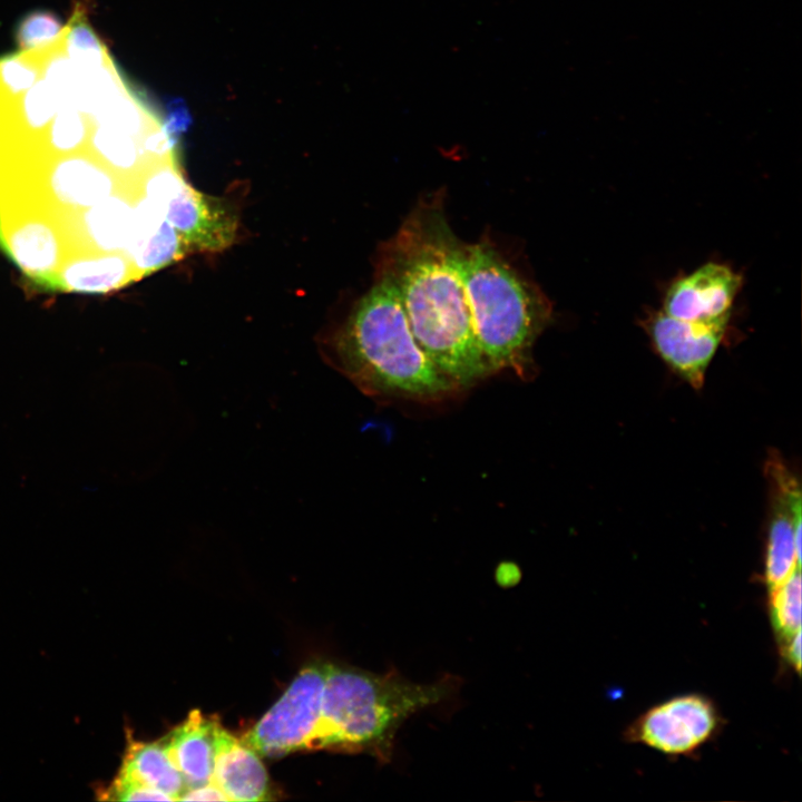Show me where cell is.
<instances>
[{"instance_id":"6da1fadb","label":"cell","mask_w":802,"mask_h":802,"mask_svg":"<svg viewBox=\"0 0 802 802\" xmlns=\"http://www.w3.org/2000/svg\"><path fill=\"white\" fill-rule=\"evenodd\" d=\"M124 78L0 81V248L35 284L106 294L139 278L155 232L134 177L154 124Z\"/></svg>"},{"instance_id":"7a4b0ae2","label":"cell","mask_w":802,"mask_h":802,"mask_svg":"<svg viewBox=\"0 0 802 802\" xmlns=\"http://www.w3.org/2000/svg\"><path fill=\"white\" fill-rule=\"evenodd\" d=\"M461 243L438 195L421 200L383 242L376 277L397 290L419 346L460 390L491 373L475 334Z\"/></svg>"},{"instance_id":"3957f363","label":"cell","mask_w":802,"mask_h":802,"mask_svg":"<svg viewBox=\"0 0 802 802\" xmlns=\"http://www.w3.org/2000/svg\"><path fill=\"white\" fill-rule=\"evenodd\" d=\"M326 355L373 398L436 402L460 390L419 346L397 290L383 277L327 340Z\"/></svg>"},{"instance_id":"277c9868","label":"cell","mask_w":802,"mask_h":802,"mask_svg":"<svg viewBox=\"0 0 802 802\" xmlns=\"http://www.w3.org/2000/svg\"><path fill=\"white\" fill-rule=\"evenodd\" d=\"M458 687L459 679L451 675L418 684L395 669L375 674L326 662L321 716L310 750L365 752L388 763L401 725Z\"/></svg>"},{"instance_id":"5b68a950","label":"cell","mask_w":802,"mask_h":802,"mask_svg":"<svg viewBox=\"0 0 802 802\" xmlns=\"http://www.w3.org/2000/svg\"><path fill=\"white\" fill-rule=\"evenodd\" d=\"M461 275L478 345L491 371L526 376L532 346L550 321L546 295L489 241L463 244Z\"/></svg>"},{"instance_id":"8992f818","label":"cell","mask_w":802,"mask_h":802,"mask_svg":"<svg viewBox=\"0 0 802 802\" xmlns=\"http://www.w3.org/2000/svg\"><path fill=\"white\" fill-rule=\"evenodd\" d=\"M325 664L314 662L301 669L242 741L258 755L270 757L310 750L321 716Z\"/></svg>"},{"instance_id":"52a82bcc","label":"cell","mask_w":802,"mask_h":802,"mask_svg":"<svg viewBox=\"0 0 802 802\" xmlns=\"http://www.w3.org/2000/svg\"><path fill=\"white\" fill-rule=\"evenodd\" d=\"M720 725L711 700L686 694L651 707L630 724L625 737L666 755H687L710 741Z\"/></svg>"},{"instance_id":"ba28073f","label":"cell","mask_w":802,"mask_h":802,"mask_svg":"<svg viewBox=\"0 0 802 802\" xmlns=\"http://www.w3.org/2000/svg\"><path fill=\"white\" fill-rule=\"evenodd\" d=\"M741 286L742 276L733 268L708 262L669 285L662 311L679 320L726 327Z\"/></svg>"},{"instance_id":"9c48e42d","label":"cell","mask_w":802,"mask_h":802,"mask_svg":"<svg viewBox=\"0 0 802 802\" xmlns=\"http://www.w3.org/2000/svg\"><path fill=\"white\" fill-rule=\"evenodd\" d=\"M644 327L665 363L693 388H701L726 327L679 320L663 311L651 313Z\"/></svg>"},{"instance_id":"30bf717a","label":"cell","mask_w":802,"mask_h":802,"mask_svg":"<svg viewBox=\"0 0 802 802\" xmlns=\"http://www.w3.org/2000/svg\"><path fill=\"white\" fill-rule=\"evenodd\" d=\"M165 219L187 250L221 252L234 243L237 233V217L231 205L183 182L168 200Z\"/></svg>"},{"instance_id":"8fae6325","label":"cell","mask_w":802,"mask_h":802,"mask_svg":"<svg viewBox=\"0 0 802 802\" xmlns=\"http://www.w3.org/2000/svg\"><path fill=\"white\" fill-rule=\"evenodd\" d=\"M212 782L228 801H266L270 781L260 755L216 721Z\"/></svg>"},{"instance_id":"7c38bea8","label":"cell","mask_w":802,"mask_h":802,"mask_svg":"<svg viewBox=\"0 0 802 802\" xmlns=\"http://www.w3.org/2000/svg\"><path fill=\"white\" fill-rule=\"evenodd\" d=\"M217 720V716H206L199 710H193L185 721L162 739L168 756L184 779L186 789L212 782Z\"/></svg>"},{"instance_id":"4fadbf2b","label":"cell","mask_w":802,"mask_h":802,"mask_svg":"<svg viewBox=\"0 0 802 802\" xmlns=\"http://www.w3.org/2000/svg\"><path fill=\"white\" fill-rule=\"evenodd\" d=\"M118 774L158 790L172 801L179 800L186 790L184 779L162 740L141 742L129 737Z\"/></svg>"},{"instance_id":"5bb4252c","label":"cell","mask_w":802,"mask_h":802,"mask_svg":"<svg viewBox=\"0 0 802 802\" xmlns=\"http://www.w3.org/2000/svg\"><path fill=\"white\" fill-rule=\"evenodd\" d=\"M771 617L775 633L786 644L801 633L800 568L771 591Z\"/></svg>"},{"instance_id":"9a60e30c","label":"cell","mask_w":802,"mask_h":802,"mask_svg":"<svg viewBox=\"0 0 802 802\" xmlns=\"http://www.w3.org/2000/svg\"><path fill=\"white\" fill-rule=\"evenodd\" d=\"M65 26L51 11L36 10L25 16L18 23L16 39L20 50L32 49L53 40Z\"/></svg>"},{"instance_id":"2e32d148","label":"cell","mask_w":802,"mask_h":802,"mask_svg":"<svg viewBox=\"0 0 802 802\" xmlns=\"http://www.w3.org/2000/svg\"><path fill=\"white\" fill-rule=\"evenodd\" d=\"M100 794L110 801H172L165 793L120 774Z\"/></svg>"},{"instance_id":"e0dca14e","label":"cell","mask_w":802,"mask_h":802,"mask_svg":"<svg viewBox=\"0 0 802 802\" xmlns=\"http://www.w3.org/2000/svg\"><path fill=\"white\" fill-rule=\"evenodd\" d=\"M178 801H228L226 795L213 782L186 789Z\"/></svg>"},{"instance_id":"ac0fdd59","label":"cell","mask_w":802,"mask_h":802,"mask_svg":"<svg viewBox=\"0 0 802 802\" xmlns=\"http://www.w3.org/2000/svg\"><path fill=\"white\" fill-rule=\"evenodd\" d=\"M785 658L793 665L796 671L801 667V633L793 636L783 645Z\"/></svg>"}]
</instances>
